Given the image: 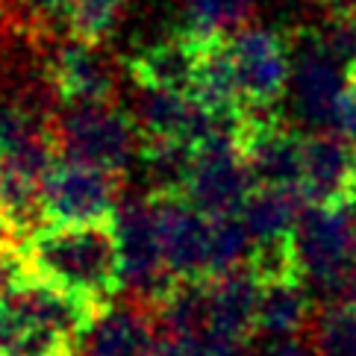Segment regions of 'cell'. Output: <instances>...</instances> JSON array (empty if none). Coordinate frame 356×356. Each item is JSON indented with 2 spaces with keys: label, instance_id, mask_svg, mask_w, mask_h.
Masks as SVG:
<instances>
[{
  "label": "cell",
  "instance_id": "obj_19",
  "mask_svg": "<svg viewBox=\"0 0 356 356\" xmlns=\"http://www.w3.org/2000/svg\"><path fill=\"white\" fill-rule=\"evenodd\" d=\"M186 30L200 39H221L245 27L250 15V0H180Z\"/></svg>",
  "mask_w": 356,
  "mask_h": 356
},
{
  "label": "cell",
  "instance_id": "obj_17",
  "mask_svg": "<svg viewBox=\"0 0 356 356\" xmlns=\"http://www.w3.org/2000/svg\"><path fill=\"white\" fill-rule=\"evenodd\" d=\"M303 207H307V200H303L298 188L257 186L238 218L245 221L248 233L253 236V245L286 241L295 236V227L303 215Z\"/></svg>",
  "mask_w": 356,
  "mask_h": 356
},
{
  "label": "cell",
  "instance_id": "obj_3",
  "mask_svg": "<svg viewBox=\"0 0 356 356\" xmlns=\"http://www.w3.org/2000/svg\"><path fill=\"white\" fill-rule=\"evenodd\" d=\"M54 136L65 159L97 165L112 174L124 171L142 154V136L133 115H127L112 100L59 104Z\"/></svg>",
  "mask_w": 356,
  "mask_h": 356
},
{
  "label": "cell",
  "instance_id": "obj_16",
  "mask_svg": "<svg viewBox=\"0 0 356 356\" xmlns=\"http://www.w3.org/2000/svg\"><path fill=\"white\" fill-rule=\"evenodd\" d=\"M312 289L303 280H280V283L262 286L257 333L268 341H289L298 339L303 330H309L312 315Z\"/></svg>",
  "mask_w": 356,
  "mask_h": 356
},
{
  "label": "cell",
  "instance_id": "obj_20",
  "mask_svg": "<svg viewBox=\"0 0 356 356\" xmlns=\"http://www.w3.org/2000/svg\"><path fill=\"white\" fill-rule=\"evenodd\" d=\"M315 47L350 71L356 65V12H327L324 21L309 33Z\"/></svg>",
  "mask_w": 356,
  "mask_h": 356
},
{
  "label": "cell",
  "instance_id": "obj_2",
  "mask_svg": "<svg viewBox=\"0 0 356 356\" xmlns=\"http://www.w3.org/2000/svg\"><path fill=\"white\" fill-rule=\"evenodd\" d=\"M291 245L303 283L324 298L345 295L356 274V203L307 207Z\"/></svg>",
  "mask_w": 356,
  "mask_h": 356
},
{
  "label": "cell",
  "instance_id": "obj_10",
  "mask_svg": "<svg viewBox=\"0 0 356 356\" xmlns=\"http://www.w3.org/2000/svg\"><path fill=\"white\" fill-rule=\"evenodd\" d=\"M262 300V283L248 265L224 277L207 280V324H203V341L209 345L212 356L250 345L257 333Z\"/></svg>",
  "mask_w": 356,
  "mask_h": 356
},
{
  "label": "cell",
  "instance_id": "obj_7",
  "mask_svg": "<svg viewBox=\"0 0 356 356\" xmlns=\"http://www.w3.org/2000/svg\"><path fill=\"white\" fill-rule=\"evenodd\" d=\"M227 44H230L245 104L253 109L277 106V100L289 92L291 65H295V54L283 33L245 24L233 35H227Z\"/></svg>",
  "mask_w": 356,
  "mask_h": 356
},
{
  "label": "cell",
  "instance_id": "obj_28",
  "mask_svg": "<svg viewBox=\"0 0 356 356\" xmlns=\"http://www.w3.org/2000/svg\"><path fill=\"white\" fill-rule=\"evenodd\" d=\"M345 300L350 303V307H356V274H353V280H350V286H348V291H345Z\"/></svg>",
  "mask_w": 356,
  "mask_h": 356
},
{
  "label": "cell",
  "instance_id": "obj_25",
  "mask_svg": "<svg viewBox=\"0 0 356 356\" xmlns=\"http://www.w3.org/2000/svg\"><path fill=\"white\" fill-rule=\"evenodd\" d=\"M336 130L348 138L356 150V83L348 80V88L341 95V104H339V118H336Z\"/></svg>",
  "mask_w": 356,
  "mask_h": 356
},
{
  "label": "cell",
  "instance_id": "obj_6",
  "mask_svg": "<svg viewBox=\"0 0 356 356\" xmlns=\"http://www.w3.org/2000/svg\"><path fill=\"white\" fill-rule=\"evenodd\" d=\"M154 200L162 259L177 283L212 280V218L183 195H147Z\"/></svg>",
  "mask_w": 356,
  "mask_h": 356
},
{
  "label": "cell",
  "instance_id": "obj_23",
  "mask_svg": "<svg viewBox=\"0 0 356 356\" xmlns=\"http://www.w3.org/2000/svg\"><path fill=\"white\" fill-rule=\"evenodd\" d=\"M27 277H30V268L24 262L21 250L0 245V295H12Z\"/></svg>",
  "mask_w": 356,
  "mask_h": 356
},
{
  "label": "cell",
  "instance_id": "obj_24",
  "mask_svg": "<svg viewBox=\"0 0 356 356\" xmlns=\"http://www.w3.org/2000/svg\"><path fill=\"white\" fill-rule=\"evenodd\" d=\"M156 356H212L200 336H159Z\"/></svg>",
  "mask_w": 356,
  "mask_h": 356
},
{
  "label": "cell",
  "instance_id": "obj_11",
  "mask_svg": "<svg viewBox=\"0 0 356 356\" xmlns=\"http://www.w3.org/2000/svg\"><path fill=\"white\" fill-rule=\"evenodd\" d=\"M341 65H336L321 47L307 35V44L298 47L295 65H291V109L295 115L309 127L312 133H336L339 104L345 95V77Z\"/></svg>",
  "mask_w": 356,
  "mask_h": 356
},
{
  "label": "cell",
  "instance_id": "obj_22",
  "mask_svg": "<svg viewBox=\"0 0 356 356\" xmlns=\"http://www.w3.org/2000/svg\"><path fill=\"white\" fill-rule=\"evenodd\" d=\"M71 12L74 0H18V15L27 21L30 30L42 35H54V27L59 24L71 27Z\"/></svg>",
  "mask_w": 356,
  "mask_h": 356
},
{
  "label": "cell",
  "instance_id": "obj_27",
  "mask_svg": "<svg viewBox=\"0 0 356 356\" xmlns=\"http://www.w3.org/2000/svg\"><path fill=\"white\" fill-rule=\"evenodd\" d=\"M0 245H9V248H15L18 241H15V233L9 230V224L3 218V212H0Z\"/></svg>",
  "mask_w": 356,
  "mask_h": 356
},
{
  "label": "cell",
  "instance_id": "obj_18",
  "mask_svg": "<svg viewBox=\"0 0 356 356\" xmlns=\"http://www.w3.org/2000/svg\"><path fill=\"white\" fill-rule=\"evenodd\" d=\"M307 333L318 356H356V307L348 300H324Z\"/></svg>",
  "mask_w": 356,
  "mask_h": 356
},
{
  "label": "cell",
  "instance_id": "obj_21",
  "mask_svg": "<svg viewBox=\"0 0 356 356\" xmlns=\"http://www.w3.org/2000/svg\"><path fill=\"white\" fill-rule=\"evenodd\" d=\"M130 0H74L71 30L88 42H104L115 33Z\"/></svg>",
  "mask_w": 356,
  "mask_h": 356
},
{
  "label": "cell",
  "instance_id": "obj_1",
  "mask_svg": "<svg viewBox=\"0 0 356 356\" xmlns=\"http://www.w3.org/2000/svg\"><path fill=\"white\" fill-rule=\"evenodd\" d=\"M21 257L33 277L106 309L124 291L121 250L112 221L47 224L24 241Z\"/></svg>",
  "mask_w": 356,
  "mask_h": 356
},
{
  "label": "cell",
  "instance_id": "obj_29",
  "mask_svg": "<svg viewBox=\"0 0 356 356\" xmlns=\"http://www.w3.org/2000/svg\"><path fill=\"white\" fill-rule=\"evenodd\" d=\"M353 154H356V150H353ZM350 200L356 203V165H353V192H350Z\"/></svg>",
  "mask_w": 356,
  "mask_h": 356
},
{
  "label": "cell",
  "instance_id": "obj_30",
  "mask_svg": "<svg viewBox=\"0 0 356 356\" xmlns=\"http://www.w3.org/2000/svg\"><path fill=\"white\" fill-rule=\"evenodd\" d=\"M348 80H350V83H356V65L348 71Z\"/></svg>",
  "mask_w": 356,
  "mask_h": 356
},
{
  "label": "cell",
  "instance_id": "obj_8",
  "mask_svg": "<svg viewBox=\"0 0 356 356\" xmlns=\"http://www.w3.org/2000/svg\"><path fill=\"white\" fill-rule=\"evenodd\" d=\"M47 224H97L118 212L115 174L62 156L44 180Z\"/></svg>",
  "mask_w": 356,
  "mask_h": 356
},
{
  "label": "cell",
  "instance_id": "obj_12",
  "mask_svg": "<svg viewBox=\"0 0 356 356\" xmlns=\"http://www.w3.org/2000/svg\"><path fill=\"white\" fill-rule=\"evenodd\" d=\"M47 68L62 104L83 100H112L115 92V65L106 56L100 42H88L80 35L54 39L47 50Z\"/></svg>",
  "mask_w": 356,
  "mask_h": 356
},
{
  "label": "cell",
  "instance_id": "obj_5",
  "mask_svg": "<svg viewBox=\"0 0 356 356\" xmlns=\"http://www.w3.org/2000/svg\"><path fill=\"white\" fill-rule=\"evenodd\" d=\"M112 224H115L118 250H121L124 291L130 295V300L142 303V307H156L174 289L177 280L168 274L162 259L154 200L150 197L124 200Z\"/></svg>",
  "mask_w": 356,
  "mask_h": 356
},
{
  "label": "cell",
  "instance_id": "obj_15",
  "mask_svg": "<svg viewBox=\"0 0 356 356\" xmlns=\"http://www.w3.org/2000/svg\"><path fill=\"white\" fill-rule=\"evenodd\" d=\"M159 330L154 312L136 300L112 303L80 341L83 356H156Z\"/></svg>",
  "mask_w": 356,
  "mask_h": 356
},
{
  "label": "cell",
  "instance_id": "obj_9",
  "mask_svg": "<svg viewBox=\"0 0 356 356\" xmlns=\"http://www.w3.org/2000/svg\"><path fill=\"white\" fill-rule=\"evenodd\" d=\"M303 138L298 130L271 109H245V124H241V154L253 174L257 186L271 188H298L303 174Z\"/></svg>",
  "mask_w": 356,
  "mask_h": 356
},
{
  "label": "cell",
  "instance_id": "obj_4",
  "mask_svg": "<svg viewBox=\"0 0 356 356\" xmlns=\"http://www.w3.org/2000/svg\"><path fill=\"white\" fill-rule=\"evenodd\" d=\"M257 180L241 154L236 133H215L192 147L183 197L207 218H233L241 215Z\"/></svg>",
  "mask_w": 356,
  "mask_h": 356
},
{
  "label": "cell",
  "instance_id": "obj_14",
  "mask_svg": "<svg viewBox=\"0 0 356 356\" xmlns=\"http://www.w3.org/2000/svg\"><path fill=\"white\" fill-rule=\"evenodd\" d=\"M207 39L192 30H174L159 42L147 44L130 59V74L136 88H162V92H192L200 54Z\"/></svg>",
  "mask_w": 356,
  "mask_h": 356
},
{
  "label": "cell",
  "instance_id": "obj_13",
  "mask_svg": "<svg viewBox=\"0 0 356 356\" xmlns=\"http://www.w3.org/2000/svg\"><path fill=\"white\" fill-rule=\"evenodd\" d=\"M353 145L341 133H309L303 138V174L298 192L307 207L345 203L353 192Z\"/></svg>",
  "mask_w": 356,
  "mask_h": 356
},
{
  "label": "cell",
  "instance_id": "obj_26",
  "mask_svg": "<svg viewBox=\"0 0 356 356\" xmlns=\"http://www.w3.org/2000/svg\"><path fill=\"white\" fill-rule=\"evenodd\" d=\"M265 356H318L312 350L309 341L303 339H289V341H277V345H271V350Z\"/></svg>",
  "mask_w": 356,
  "mask_h": 356
}]
</instances>
